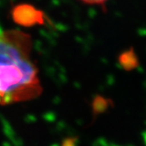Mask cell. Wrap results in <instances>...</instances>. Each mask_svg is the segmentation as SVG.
Returning <instances> with one entry per match:
<instances>
[{"label": "cell", "instance_id": "cell-1", "mask_svg": "<svg viewBox=\"0 0 146 146\" xmlns=\"http://www.w3.org/2000/svg\"><path fill=\"white\" fill-rule=\"evenodd\" d=\"M32 48L30 35L19 29L0 31V105L30 101L42 93Z\"/></svg>", "mask_w": 146, "mask_h": 146}, {"label": "cell", "instance_id": "cell-2", "mask_svg": "<svg viewBox=\"0 0 146 146\" xmlns=\"http://www.w3.org/2000/svg\"><path fill=\"white\" fill-rule=\"evenodd\" d=\"M79 1L87 5H102L106 3L108 0H79Z\"/></svg>", "mask_w": 146, "mask_h": 146}]
</instances>
